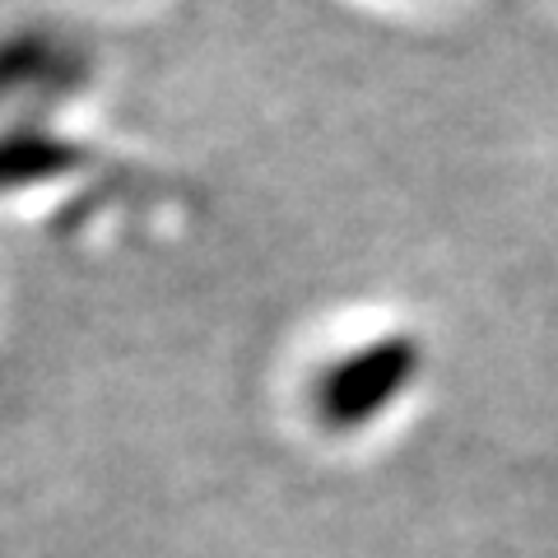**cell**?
Here are the masks:
<instances>
[{"label":"cell","instance_id":"cell-2","mask_svg":"<svg viewBox=\"0 0 558 558\" xmlns=\"http://www.w3.org/2000/svg\"><path fill=\"white\" fill-rule=\"evenodd\" d=\"M84 163H89V149H84L80 140H65L43 126L0 131V196L70 178V172Z\"/></svg>","mask_w":558,"mask_h":558},{"label":"cell","instance_id":"cell-1","mask_svg":"<svg viewBox=\"0 0 558 558\" xmlns=\"http://www.w3.org/2000/svg\"><path fill=\"white\" fill-rule=\"evenodd\" d=\"M418 373V344L410 336H381L359 349H349L344 359L326 363L317 387H312V410L326 428L354 433L363 424L410 391Z\"/></svg>","mask_w":558,"mask_h":558},{"label":"cell","instance_id":"cell-3","mask_svg":"<svg viewBox=\"0 0 558 558\" xmlns=\"http://www.w3.org/2000/svg\"><path fill=\"white\" fill-rule=\"evenodd\" d=\"M75 70V51H70L57 33L20 28L0 38V102L20 98L43 84H65Z\"/></svg>","mask_w":558,"mask_h":558}]
</instances>
